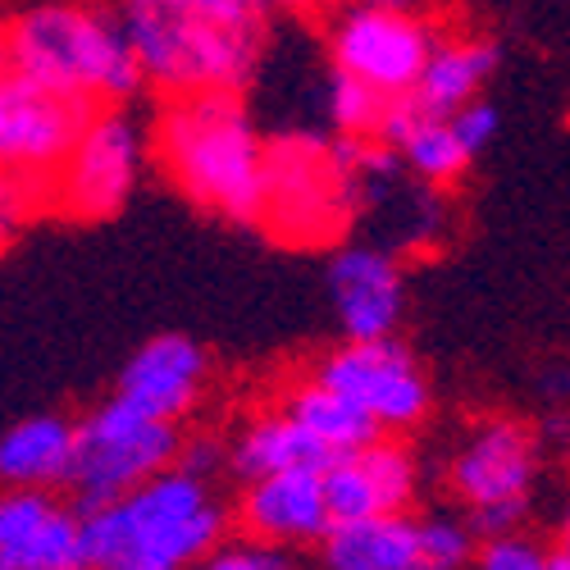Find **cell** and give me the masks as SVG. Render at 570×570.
I'll return each mask as SVG.
<instances>
[{
	"instance_id": "obj_27",
	"label": "cell",
	"mask_w": 570,
	"mask_h": 570,
	"mask_svg": "<svg viewBox=\"0 0 570 570\" xmlns=\"http://www.w3.org/2000/svg\"><path fill=\"white\" fill-rule=\"evenodd\" d=\"M41 206V197L32 193L28 183H19L14 174L0 169V252H6L14 237L23 233V224L32 219V210Z\"/></svg>"
},
{
	"instance_id": "obj_26",
	"label": "cell",
	"mask_w": 570,
	"mask_h": 570,
	"mask_svg": "<svg viewBox=\"0 0 570 570\" xmlns=\"http://www.w3.org/2000/svg\"><path fill=\"white\" fill-rule=\"evenodd\" d=\"M474 570H548V548H539L530 534H502V539H484Z\"/></svg>"
},
{
	"instance_id": "obj_3",
	"label": "cell",
	"mask_w": 570,
	"mask_h": 570,
	"mask_svg": "<svg viewBox=\"0 0 570 570\" xmlns=\"http://www.w3.org/2000/svg\"><path fill=\"white\" fill-rule=\"evenodd\" d=\"M115 14L141 60V73L165 97L243 91L256 73L261 37L219 28L187 0H119Z\"/></svg>"
},
{
	"instance_id": "obj_30",
	"label": "cell",
	"mask_w": 570,
	"mask_h": 570,
	"mask_svg": "<svg viewBox=\"0 0 570 570\" xmlns=\"http://www.w3.org/2000/svg\"><path fill=\"white\" fill-rule=\"evenodd\" d=\"M530 502H498V507H480L470 511V530L480 539H502V534H515L520 520H525Z\"/></svg>"
},
{
	"instance_id": "obj_17",
	"label": "cell",
	"mask_w": 570,
	"mask_h": 570,
	"mask_svg": "<svg viewBox=\"0 0 570 570\" xmlns=\"http://www.w3.org/2000/svg\"><path fill=\"white\" fill-rule=\"evenodd\" d=\"M502 51L489 37H456V41H439L434 60L424 65V78L415 87V101L424 106V115L452 119L456 110H465L470 101L484 97L489 78L498 73Z\"/></svg>"
},
{
	"instance_id": "obj_28",
	"label": "cell",
	"mask_w": 570,
	"mask_h": 570,
	"mask_svg": "<svg viewBox=\"0 0 570 570\" xmlns=\"http://www.w3.org/2000/svg\"><path fill=\"white\" fill-rule=\"evenodd\" d=\"M452 128H456V137L465 141V151L470 156H480V151H489L493 141H498V132H502V115H498V106L493 101H470L465 110H456L452 115Z\"/></svg>"
},
{
	"instance_id": "obj_9",
	"label": "cell",
	"mask_w": 570,
	"mask_h": 570,
	"mask_svg": "<svg viewBox=\"0 0 570 570\" xmlns=\"http://www.w3.org/2000/svg\"><path fill=\"white\" fill-rule=\"evenodd\" d=\"M315 379L328 389L347 393L365 415L379 420L384 434H406L430 415L434 393L424 379L420 361L397 338H374V343H343L320 365Z\"/></svg>"
},
{
	"instance_id": "obj_34",
	"label": "cell",
	"mask_w": 570,
	"mask_h": 570,
	"mask_svg": "<svg viewBox=\"0 0 570 570\" xmlns=\"http://www.w3.org/2000/svg\"><path fill=\"white\" fill-rule=\"evenodd\" d=\"M361 6H379V10H402V14H420L430 0H361Z\"/></svg>"
},
{
	"instance_id": "obj_2",
	"label": "cell",
	"mask_w": 570,
	"mask_h": 570,
	"mask_svg": "<svg viewBox=\"0 0 570 570\" xmlns=\"http://www.w3.org/2000/svg\"><path fill=\"white\" fill-rule=\"evenodd\" d=\"M0 46L14 73L91 106H119L147 87L119 14L82 0H37L6 23Z\"/></svg>"
},
{
	"instance_id": "obj_22",
	"label": "cell",
	"mask_w": 570,
	"mask_h": 570,
	"mask_svg": "<svg viewBox=\"0 0 570 570\" xmlns=\"http://www.w3.org/2000/svg\"><path fill=\"white\" fill-rule=\"evenodd\" d=\"M384 106H389V97L374 91L370 82H361L352 73H338V69H334V78H328L324 110H328V124L338 128V137H374L379 119H384Z\"/></svg>"
},
{
	"instance_id": "obj_36",
	"label": "cell",
	"mask_w": 570,
	"mask_h": 570,
	"mask_svg": "<svg viewBox=\"0 0 570 570\" xmlns=\"http://www.w3.org/2000/svg\"><path fill=\"white\" fill-rule=\"evenodd\" d=\"M320 0H265V10H311Z\"/></svg>"
},
{
	"instance_id": "obj_5",
	"label": "cell",
	"mask_w": 570,
	"mask_h": 570,
	"mask_svg": "<svg viewBox=\"0 0 570 570\" xmlns=\"http://www.w3.org/2000/svg\"><path fill=\"white\" fill-rule=\"evenodd\" d=\"M97 106L23 73H0V169L51 206L56 183Z\"/></svg>"
},
{
	"instance_id": "obj_25",
	"label": "cell",
	"mask_w": 570,
	"mask_h": 570,
	"mask_svg": "<svg viewBox=\"0 0 570 570\" xmlns=\"http://www.w3.org/2000/svg\"><path fill=\"white\" fill-rule=\"evenodd\" d=\"M197 570H297L288 548H274V543H256V539H237V543H219Z\"/></svg>"
},
{
	"instance_id": "obj_6",
	"label": "cell",
	"mask_w": 570,
	"mask_h": 570,
	"mask_svg": "<svg viewBox=\"0 0 570 570\" xmlns=\"http://www.w3.org/2000/svg\"><path fill=\"white\" fill-rule=\"evenodd\" d=\"M324 41L338 73L370 82L384 97H415L424 65L439 51V37L424 14L379 10V6H361V0H343L328 14Z\"/></svg>"
},
{
	"instance_id": "obj_11",
	"label": "cell",
	"mask_w": 570,
	"mask_h": 570,
	"mask_svg": "<svg viewBox=\"0 0 570 570\" xmlns=\"http://www.w3.org/2000/svg\"><path fill=\"white\" fill-rule=\"evenodd\" d=\"M324 288L347 343L393 338V328L406 315V278L384 247H338L324 265Z\"/></svg>"
},
{
	"instance_id": "obj_35",
	"label": "cell",
	"mask_w": 570,
	"mask_h": 570,
	"mask_svg": "<svg viewBox=\"0 0 570 570\" xmlns=\"http://www.w3.org/2000/svg\"><path fill=\"white\" fill-rule=\"evenodd\" d=\"M548 570H570V543L548 548Z\"/></svg>"
},
{
	"instance_id": "obj_10",
	"label": "cell",
	"mask_w": 570,
	"mask_h": 570,
	"mask_svg": "<svg viewBox=\"0 0 570 570\" xmlns=\"http://www.w3.org/2000/svg\"><path fill=\"white\" fill-rule=\"evenodd\" d=\"M539 480V434L525 420L489 415L456 443L448 461V489L470 511L498 502H530Z\"/></svg>"
},
{
	"instance_id": "obj_37",
	"label": "cell",
	"mask_w": 570,
	"mask_h": 570,
	"mask_svg": "<svg viewBox=\"0 0 570 570\" xmlns=\"http://www.w3.org/2000/svg\"><path fill=\"white\" fill-rule=\"evenodd\" d=\"M557 543H570V502L561 507V539Z\"/></svg>"
},
{
	"instance_id": "obj_19",
	"label": "cell",
	"mask_w": 570,
	"mask_h": 570,
	"mask_svg": "<svg viewBox=\"0 0 570 570\" xmlns=\"http://www.w3.org/2000/svg\"><path fill=\"white\" fill-rule=\"evenodd\" d=\"M0 570H87L82 515L73 507H56L41 525L0 552Z\"/></svg>"
},
{
	"instance_id": "obj_33",
	"label": "cell",
	"mask_w": 570,
	"mask_h": 570,
	"mask_svg": "<svg viewBox=\"0 0 570 570\" xmlns=\"http://www.w3.org/2000/svg\"><path fill=\"white\" fill-rule=\"evenodd\" d=\"M543 434H548V443H552V448L570 452V411H557V415H548Z\"/></svg>"
},
{
	"instance_id": "obj_7",
	"label": "cell",
	"mask_w": 570,
	"mask_h": 570,
	"mask_svg": "<svg viewBox=\"0 0 570 570\" xmlns=\"http://www.w3.org/2000/svg\"><path fill=\"white\" fill-rule=\"evenodd\" d=\"M352 193L328 160V147L311 137H278L265 165V228L283 243H320L343 228Z\"/></svg>"
},
{
	"instance_id": "obj_16",
	"label": "cell",
	"mask_w": 570,
	"mask_h": 570,
	"mask_svg": "<svg viewBox=\"0 0 570 570\" xmlns=\"http://www.w3.org/2000/svg\"><path fill=\"white\" fill-rule=\"evenodd\" d=\"M324 570H424L420 520L406 511H384L352 525H334L320 543Z\"/></svg>"
},
{
	"instance_id": "obj_24",
	"label": "cell",
	"mask_w": 570,
	"mask_h": 570,
	"mask_svg": "<svg viewBox=\"0 0 570 570\" xmlns=\"http://www.w3.org/2000/svg\"><path fill=\"white\" fill-rule=\"evenodd\" d=\"M474 534L465 520L452 515H430L420 520V548H424V570H465L474 561Z\"/></svg>"
},
{
	"instance_id": "obj_38",
	"label": "cell",
	"mask_w": 570,
	"mask_h": 570,
	"mask_svg": "<svg viewBox=\"0 0 570 570\" xmlns=\"http://www.w3.org/2000/svg\"><path fill=\"white\" fill-rule=\"evenodd\" d=\"M0 73H10V65H6V46H0Z\"/></svg>"
},
{
	"instance_id": "obj_4",
	"label": "cell",
	"mask_w": 570,
	"mask_h": 570,
	"mask_svg": "<svg viewBox=\"0 0 570 570\" xmlns=\"http://www.w3.org/2000/svg\"><path fill=\"white\" fill-rule=\"evenodd\" d=\"M183 456V434L174 420H156L141 406L124 402L119 393L101 402L78 424V452L69 470L73 511L91 515L132 489H141L156 474L174 470Z\"/></svg>"
},
{
	"instance_id": "obj_18",
	"label": "cell",
	"mask_w": 570,
	"mask_h": 570,
	"mask_svg": "<svg viewBox=\"0 0 570 570\" xmlns=\"http://www.w3.org/2000/svg\"><path fill=\"white\" fill-rule=\"evenodd\" d=\"M278 406L288 411L302 430H311L334 456H352V452L384 439V430H379L374 415H365L347 393L320 384L315 374L302 379V384H293V389H283Z\"/></svg>"
},
{
	"instance_id": "obj_20",
	"label": "cell",
	"mask_w": 570,
	"mask_h": 570,
	"mask_svg": "<svg viewBox=\"0 0 570 570\" xmlns=\"http://www.w3.org/2000/svg\"><path fill=\"white\" fill-rule=\"evenodd\" d=\"M397 156L402 165L420 178V183H430V187H448L456 183L465 169H470V151H465V141L456 137L452 119H439V115H420L406 137L397 141Z\"/></svg>"
},
{
	"instance_id": "obj_32",
	"label": "cell",
	"mask_w": 570,
	"mask_h": 570,
	"mask_svg": "<svg viewBox=\"0 0 570 570\" xmlns=\"http://www.w3.org/2000/svg\"><path fill=\"white\" fill-rule=\"evenodd\" d=\"M543 393H548L552 402H570V370L548 365V374H543Z\"/></svg>"
},
{
	"instance_id": "obj_8",
	"label": "cell",
	"mask_w": 570,
	"mask_h": 570,
	"mask_svg": "<svg viewBox=\"0 0 570 570\" xmlns=\"http://www.w3.org/2000/svg\"><path fill=\"white\" fill-rule=\"evenodd\" d=\"M141 156H147V137H141L137 119L115 106H97V115L87 119L78 147L56 183L51 206L87 224L110 219L132 197Z\"/></svg>"
},
{
	"instance_id": "obj_21",
	"label": "cell",
	"mask_w": 570,
	"mask_h": 570,
	"mask_svg": "<svg viewBox=\"0 0 570 570\" xmlns=\"http://www.w3.org/2000/svg\"><path fill=\"white\" fill-rule=\"evenodd\" d=\"M352 456H356L361 470L370 474V484H374L379 507H384V511H406V507L415 502L420 465H415V456H411L406 443H397V439L384 434L379 443H370V448H361V452H352Z\"/></svg>"
},
{
	"instance_id": "obj_31",
	"label": "cell",
	"mask_w": 570,
	"mask_h": 570,
	"mask_svg": "<svg viewBox=\"0 0 570 570\" xmlns=\"http://www.w3.org/2000/svg\"><path fill=\"white\" fill-rule=\"evenodd\" d=\"M224 461H228V452H224L219 439H210V434H202V439H183V456H178V465H183L187 474H197V480H210V474H219Z\"/></svg>"
},
{
	"instance_id": "obj_13",
	"label": "cell",
	"mask_w": 570,
	"mask_h": 570,
	"mask_svg": "<svg viewBox=\"0 0 570 570\" xmlns=\"http://www.w3.org/2000/svg\"><path fill=\"white\" fill-rule=\"evenodd\" d=\"M210 361L202 352V343H193L187 334H156L147 338L124 365L119 374V397L141 406L156 420H183L202 402Z\"/></svg>"
},
{
	"instance_id": "obj_14",
	"label": "cell",
	"mask_w": 570,
	"mask_h": 570,
	"mask_svg": "<svg viewBox=\"0 0 570 570\" xmlns=\"http://www.w3.org/2000/svg\"><path fill=\"white\" fill-rule=\"evenodd\" d=\"M328 461H334V452H328L311 430H302L283 406L252 415L228 443V470L243 484H256L278 470H324Z\"/></svg>"
},
{
	"instance_id": "obj_15",
	"label": "cell",
	"mask_w": 570,
	"mask_h": 570,
	"mask_svg": "<svg viewBox=\"0 0 570 570\" xmlns=\"http://www.w3.org/2000/svg\"><path fill=\"white\" fill-rule=\"evenodd\" d=\"M78 452V424L65 415H28L0 434V489H56L69 484Z\"/></svg>"
},
{
	"instance_id": "obj_12",
	"label": "cell",
	"mask_w": 570,
	"mask_h": 570,
	"mask_svg": "<svg viewBox=\"0 0 570 570\" xmlns=\"http://www.w3.org/2000/svg\"><path fill=\"white\" fill-rule=\"evenodd\" d=\"M237 530L274 548L324 543L334 530L324 498V470H278L247 484L237 498Z\"/></svg>"
},
{
	"instance_id": "obj_29",
	"label": "cell",
	"mask_w": 570,
	"mask_h": 570,
	"mask_svg": "<svg viewBox=\"0 0 570 570\" xmlns=\"http://www.w3.org/2000/svg\"><path fill=\"white\" fill-rule=\"evenodd\" d=\"M197 14H206L210 23L219 28H233V32H247V37H261L265 32V0H187Z\"/></svg>"
},
{
	"instance_id": "obj_1",
	"label": "cell",
	"mask_w": 570,
	"mask_h": 570,
	"mask_svg": "<svg viewBox=\"0 0 570 570\" xmlns=\"http://www.w3.org/2000/svg\"><path fill=\"white\" fill-rule=\"evenodd\" d=\"M151 151L174 193H183L197 210L228 224L265 219L269 147L261 141L237 91L169 97L151 128Z\"/></svg>"
},
{
	"instance_id": "obj_23",
	"label": "cell",
	"mask_w": 570,
	"mask_h": 570,
	"mask_svg": "<svg viewBox=\"0 0 570 570\" xmlns=\"http://www.w3.org/2000/svg\"><path fill=\"white\" fill-rule=\"evenodd\" d=\"M324 498H328V515H334V525H352V520L384 515L370 474L361 470L356 456H334L324 465Z\"/></svg>"
}]
</instances>
